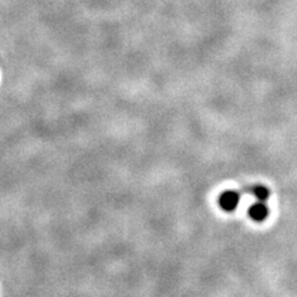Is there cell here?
<instances>
[{"label": "cell", "instance_id": "1", "mask_svg": "<svg viewBox=\"0 0 297 297\" xmlns=\"http://www.w3.org/2000/svg\"><path fill=\"white\" fill-rule=\"evenodd\" d=\"M218 203L224 212H234L240 203V194L237 191H226L219 196Z\"/></svg>", "mask_w": 297, "mask_h": 297}, {"label": "cell", "instance_id": "2", "mask_svg": "<svg viewBox=\"0 0 297 297\" xmlns=\"http://www.w3.org/2000/svg\"><path fill=\"white\" fill-rule=\"evenodd\" d=\"M269 207L265 205V202H256L254 205L250 206L247 214L254 222H264L267 217H269Z\"/></svg>", "mask_w": 297, "mask_h": 297}, {"label": "cell", "instance_id": "3", "mask_svg": "<svg viewBox=\"0 0 297 297\" xmlns=\"http://www.w3.org/2000/svg\"><path fill=\"white\" fill-rule=\"evenodd\" d=\"M252 193H253V196L256 198V201H259V202H266V201L270 198L269 188L265 187V186L263 185H259V186H255V187H253Z\"/></svg>", "mask_w": 297, "mask_h": 297}]
</instances>
